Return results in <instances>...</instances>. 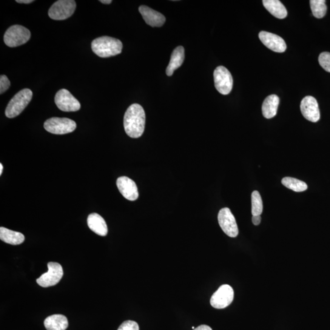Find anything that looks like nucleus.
<instances>
[{"instance_id": "nucleus-17", "label": "nucleus", "mask_w": 330, "mask_h": 330, "mask_svg": "<svg viewBox=\"0 0 330 330\" xmlns=\"http://www.w3.org/2000/svg\"><path fill=\"white\" fill-rule=\"evenodd\" d=\"M185 59V50L183 46H179L173 51L170 63L167 68L168 76H172L176 69L183 64Z\"/></svg>"}, {"instance_id": "nucleus-19", "label": "nucleus", "mask_w": 330, "mask_h": 330, "mask_svg": "<svg viewBox=\"0 0 330 330\" xmlns=\"http://www.w3.org/2000/svg\"><path fill=\"white\" fill-rule=\"evenodd\" d=\"M280 99L275 95H270L265 99L262 107L264 117L271 119L277 115Z\"/></svg>"}, {"instance_id": "nucleus-31", "label": "nucleus", "mask_w": 330, "mask_h": 330, "mask_svg": "<svg viewBox=\"0 0 330 330\" xmlns=\"http://www.w3.org/2000/svg\"><path fill=\"white\" fill-rule=\"evenodd\" d=\"M100 2L103 4L109 5L112 4V0H101Z\"/></svg>"}, {"instance_id": "nucleus-9", "label": "nucleus", "mask_w": 330, "mask_h": 330, "mask_svg": "<svg viewBox=\"0 0 330 330\" xmlns=\"http://www.w3.org/2000/svg\"><path fill=\"white\" fill-rule=\"evenodd\" d=\"M234 292L232 287L224 284L220 287L210 298V304L215 309H224L230 305L234 300Z\"/></svg>"}, {"instance_id": "nucleus-22", "label": "nucleus", "mask_w": 330, "mask_h": 330, "mask_svg": "<svg viewBox=\"0 0 330 330\" xmlns=\"http://www.w3.org/2000/svg\"><path fill=\"white\" fill-rule=\"evenodd\" d=\"M282 184L290 190L295 192H302L308 189V186L304 182L293 178H284L282 179Z\"/></svg>"}, {"instance_id": "nucleus-14", "label": "nucleus", "mask_w": 330, "mask_h": 330, "mask_svg": "<svg viewBox=\"0 0 330 330\" xmlns=\"http://www.w3.org/2000/svg\"><path fill=\"white\" fill-rule=\"evenodd\" d=\"M116 185L119 191L127 200L132 201L137 200L139 196L138 187L132 179L122 176L117 179Z\"/></svg>"}, {"instance_id": "nucleus-20", "label": "nucleus", "mask_w": 330, "mask_h": 330, "mask_svg": "<svg viewBox=\"0 0 330 330\" xmlns=\"http://www.w3.org/2000/svg\"><path fill=\"white\" fill-rule=\"evenodd\" d=\"M263 5L266 9L275 17L276 18L283 19L287 16V11L282 3L278 0H264Z\"/></svg>"}, {"instance_id": "nucleus-5", "label": "nucleus", "mask_w": 330, "mask_h": 330, "mask_svg": "<svg viewBox=\"0 0 330 330\" xmlns=\"http://www.w3.org/2000/svg\"><path fill=\"white\" fill-rule=\"evenodd\" d=\"M44 129L53 134L64 135L73 132L76 128L75 121L65 118L54 117L44 122Z\"/></svg>"}, {"instance_id": "nucleus-29", "label": "nucleus", "mask_w": 330, "mask_h": 330, "mask_svg": "<svg viewBox=\"0 0 330 330\" xmlns=\"http://www.w3.org/2000/svg\"><path fill=\"white\" fill-rule=\"evenodd\" d=\"M193 330H212V329L210 328L209 326H207L206 325H202L199 326L198 327H197V328Z\"/></svg>"}, {"instance_id": "nucleus-21", "label": "nucleus", "mask_w": 330, "mask_h": 330, "mask_svg": "<svg viewBox=\"0 0 330 330\" xmlns=\"http://www.w3.org/2000/svg\"><path fill=\"white\" fill-rule=\"evenodd\" d=\"M0 239L4 242L18 245L24 242L25 236L22 233L14 231V230L5 228L4 227H0Z\"/></svg>"}, {"instance_id": "nucleus-2", "label": "nucleus", "mask_w": 330, "mask_h": 330, "mask_svg": "<svg viewBox=\"0 0 330 330\" xmlns=\"http://www.w3.org/2000/svg\"><path fill=\"white\" fill-rule=\"evenodd\" d=\"M122 44L119 39L102 36L94 40L92 44L93 52L101 58H109L121 53Z\"/></svg>"}, {"instance_id": "nucleus-13", "label": "nucleus", "mask_w": 330, "mask_h": 330, "mask_svg": "<svg viewBox=\"0 0 330 330\" xmlns=\"http://www.w3.org/2000/svg\"><path fill=\"white\" fill-rule=\"evenodd\" d=\"M259 38L265 46L275 52L283 53L286 50L285 41L280 36L275 34L261 31L259 34Z\"/></svg>"}, {"instance_id": "nucleus-7", "label": "nucleus", "mask_w": 330, "mask_h": 330, "mask_svg": "<svg viewBox=\"0 0 330 330\" xmlns=\"http://www.w3.org/2000/svg\"><path fill=\"white\" fill-rule=\"evenodd\" d=\"M213 77L218 92L223 95H229L233 87V78L229 71L224 66H218L213 73Z\"/></svg>"}, {"instance_id": "nucleus-10", "label": "nucleus", "mask_w": 330, "mask_h": 330, "mask_svg": "<svg viewBox=\"0 0 330 330\" xmlns=\"http://www.w3.org/2000/svg\"><path fill=\"white\" fill-rule=\"evenodd\" d=\"M56 106L62 112H77L81 105L76 98L71 95L69 91L65 89L59 90L55 98Z\"/></svg>"}, {"instance_id": "nucleus-16", "label": "nucleus", "mask_w": 330, "mask_h": 330, "mask_svg": "<svg viewBox=\"0 0 330 330\" xmlns=\"http://www.w3.org/2000/svg\"><path fill=\"white\" fill-rule=\"evenodd\" d=\"M87 223L88 227L96 234L106 236L108 234V227L104 219L98 213H94L88 216Z\"/></svg>"}, {"instance_id": "nucleus-15", "label": "nucleus", "mask_w": 330, "mask_h": 330, "mask_svg": "<svg viewBox=\"0 0 330 330\" xmlns=\"http://www.w3.org/2000/svg\"><path fill=\"white\" fill-rule=\"evenodd\" d=\"M139 11L146 24L152 27L163 26L166 21V19L163 14L151 9L147 6H141L139 8Z\"/></svg>"}, {"instance_id": "nucleus-12", "label": "nucleus", "mask_w": 330, "mask_h": 330, "mask_svg": "<svg viewBox=\"0 0 330 330\" xmlns=\"http://www.w3.org/2000/svg\"><path fill=\"white\" fill-rule=\"evenodd\" d=\"M301 112L307 120L317 122L320 118V111L316 99L312 96H306L300 105Z\"/></svg>"}, {"instance_id": "nucleus-24", "label": "nucleus", "mask_w": 330, "mask_h": 330, "mask_svg": "<svg viewBox=\"0 0 330 330\" xmlns=\"http://www.w3.org/2000/svg\"><path fill=\"white\" fill-rule=\"evenodd\" d=\"M252 212L253 216L261 215L263 211V203L261 196L258 191H255L252 194Z\"/></svg>"}, {"instance_id": "nucleus-3", "label": "nucleus", "mask_w": 330, "mask_h": 330, "mask_svg": "<svg viewBox=\"0 0 330 330\" xmlns=\"http://www.w3.org/2000/svg\"><path fill=\"white\" fill-rule=\"evenodd\" d=\"M32 98L33 92L30 89L20 91L8 105L5 111L7 117L14 118L19 116L29 104Z\"/></svg>"}, {"instance_id": "nucleus-11", "label": "nucleus", "mask_w": 330, "mask_h": 330, "mask_svg": "<svg viewBox=\"0 0 330 330\" xmlns=\"http://www.w3.org/2000/svg\"><path fill=\"white\" fill-rule=\"evenodd\" d=\"M219 224L223 232L230 237L234 238L238 234V229L234 216L229 208L221 209L218 213Z\"/></svg>"}, {"instance_id": "nucleus-28", "label": "nucleus", "mask_w": 330, "mask_h": 330, "mask_svg": "<svg viewBox=\"0 0 330 330\" xmlns=\"http://www.w3.org/2000/svg\"><path fill=\"white\" fill-rule=\"evenodd\" d=\"M253 223L256 226L259 225L261 223V215L253 216L252 218Z\"/></svg>"}, {"instance_id": "nucleus-32", "label": "nucleus", "mask_w": 330, "mask_h": 330, "mask_svg": "<svg viewBox=\"0 0 330 330\" xmlns=\"http://www.w3.org/2000/svg\"><path fill=\"white\" fill-rule=\"evenodd\" d=\"M3 170H4V167H3V164L2 163H0V175H2V174Z\"/></svg>"}, {"instance_id": "nucleus-27", "label": "nucleus", "mask_w": 330, "mask_h": 330, "mask_svg": "<svg viewBox=\"0 0 330 330\" xmlns=\"http://www.w3.org/2000/svg\"><path fill=\"white\" fill-rule=\"evenodd\" d=\"M10 85V81L7 76L2 75L0 76V93L1 95L9 89Z\"/></svg>"}, {"instance_id": "nucleus-1", "label": "nucleus", "mask_w": 330, "mask_h": 330, "mask_svg": "<svg viewBox=\"0 0 330 330\" xmlns=\"http://www.w3.org/2000/svg\"><path fill=\"white\" fill-rule=\"evenodd\" d=\"M146 115L140 105L135 104L128 108L124 118V127L128 136L133 138L140 137L144 132Z\"/></svg>"}, {"instance_id": "nucleus-23", "label": "nucleus", "mask_w": 330, "mask_h": 330, "mask_svg": "<svg viewBox=\"0 0 330 330\" xmlns=\"http://www.w3.org/2000/svg\"><path fill=\"white\" fill-rule=\"evenodd\" d=\"M325 0H311L310 5L313 16L317 19L323 18L325 16L327 7Z\"/></svg>"}, {"instance_id": "nucleus-30", "label": "nucleus", "mask_w": 330, "mask_h": 330, "mask_svg": "<svg viewBox=\"0 0 330 330\" xmlns=\"http://www.w3.org/2000/svg\"><path fill=\"white\" fill-rule=\"evenodd\" d=\"M16 2L18 4H30L34 1L33 0H17Z\"/></svg>"}, {"instance_id": "nucleus-26", "label": "nucleus", "mask_w": 330, "mask_h": 330, "mask_svg": "<svg viewBox=\"0 0 330 330\" xmlns=\"http://www.w3.org/2000/svg\"><path fill=\"white\" fill-rule=\"evenodd\" d=\"M118 330H139V328L138 324L136 321L127 320L121 324Z\"/></svg>"}, {"instance_id": "nucleus-6", "label": "nucleus", "mask_w": 330, "mask_h": 330, "mask_svg": "<svg viewBox=\"0 0 330 330\" xmlns=\"http://www.w3.org/2000/svg\"><path fill=\"white\" fill-rule=\"evenodd\" d=\"M76 6L74 0H59L51 7L48 11V16L55 21L67 19L73 15Z\"/></svg>"}, {"instance_id": "nucleus-25", "label": "nucleus", "mask_w": 330, "mask_h": 330, "mask_svg": "<svg viewBox=\"0 0 330 330\" xmlns=\"http://www.w3.org/2000/svg\"><path fill=\"white\" fill-rule=\"evenodd\" d=\"M318 62L323 69L330 72V53H321L318 57Z\"/></svg>"}, {"instance_id": "nucleus-4", "label": "nucleus", "mask_w": 330, "mask_h": 330, "mask_svg": "<svg viewBox=\"0 0 330 330\" xmlns=\"http://www.w3.org/2000/svg\"><path fill=\"white\" fill-rule=\"evenodd\" d=\"M30 31L21 25H16L8 28L4 36L6 45L10 47H19L29 41Z\"/></svg>"}, {"instance_id": "nucleus-18", "label": "nucleus", "mask_w": 330, "mask_h": 330, "mask_svg": "<svg viewBox=\"0 0 330 330\" xmlns=\"http://www.w3.org/2000/svg\"><path fill=\"white\" fill-rule=\"evenodd\" d=\"M68 325L67 317L62 314L50 315L44 321V326L47 330H65Z\"/></svg>"}, {"instance_id": "nucleus-8", "label": "nucleus", "mask_w": 330, "mask_h": 330, "mask_svg": "<svg viewBox=\"0 0 330 330\" xmlns=\"http://www.w3.org/2000/svg\"><path fill=\"white\" fill-rule=\"evenodd\" d=\"M48 272L37 279L36 282L40 286L48 287L58 284L63 276V270L60 264L57 263H48Z\"/></svg>"}]
</instances>
